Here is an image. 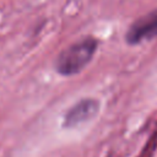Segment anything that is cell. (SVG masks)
Listing matches in <instances>:
<instances>
[{
  "label": "cell",
  "mask_w": 157,
  "mask_h": 157,
  "mask_svg": "<svg viewBox=\"0 0 157 157\" xmlns=\"http://www.w3.org/2000/svg\"><path fill=\"white\" fill-rule=\"evenodd\" d=\"M157 37V10H153L130 25L125 40L130 45H137Z\"/></svg>",
  "instance_id": "cell-2"
},
{
  "label": "cell",
  "mask_w": 157,
  "mask_h": 157,
  "mask_svg": "<svg viewBox=\"0 0 157 157\" xmlns=\"http://www.w3.org/2000/svg\"><path fill=\"white\" fill-rule=\"evenodd\" d=\"M99 112V102L94 98H83L76 102L64 115V126L75 128L92 120Z\"/></svg>",
  "instance_id": "cell-3"
},
{
  "label": "cell",
  "mask_w": 157,
  "mask_h": 157,
  "mask_svg": "<svg viewBox=\"0 0 157 157\" xmlns=\"http://www.w3.org/2000/svg\"><path fill=\"white\" fill-rule=\"evenodd\" d=\"M98 42L94 37H83L64 48L54 60L55 71L65 77L80 74L93 59Z\"/></svg>",
  "instance_id": "cell-1"
}]
</instances>
